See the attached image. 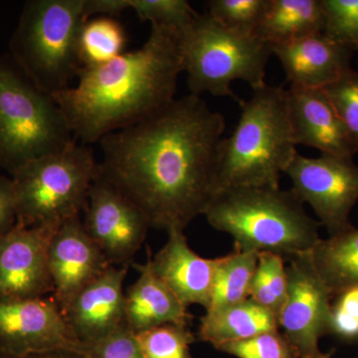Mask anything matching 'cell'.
Masks as SVG:
<instances>
[{"mask_svg": "<svg viewBox=\"0 0 358 358\" xmlns=\"http://www.w3.org/2000/svg\"><path fill=\"white\" fill-rule=\"evenodd\" d=\"M286 103L294 145L315 148L322 155L353 157L357 154L324 89L289 86Z\"/></svg>", "mask_w": 358, "mask_h": 358, "instance_id": "16", "label": "cell"}, {"mask_svg": "<svg viewBox=\"0 0 358 358\" xmlns=\"http://www.w3.org/2000/svg\"><path fill=\"white\" fill-rule=\"evenodd\" d=\"M145 358H192L194 334L187 326L166 324L136 334Z\"/></svg>", "mask_w": 358, "mask_h": 358, "instance_id": "26", "label": "cell"}, {"mask_svg": "<svg viewBox=\"0 0 358 358\" xmlns=\"http://www.w3.org/2000/svg\"><path fill=\"white\" fill-rule=\"evenodd\" d=\"M288 294L285 258L272 252H261L250 288L249 299L267 308L279 320Z\"/></svg>", "mask_w": 358, "mask_h": 358, "instance_id": "25", "label": "cell"}, {"mask_svg": "<svg viewBox=\"0 0 358 358\" xmlns=\"http://www.w3.org/2000/svg\"><path fill=\"white\" fill-rule=\"evenodd\" d=\"M272 46L256 35L226 29L208 13H199L182 35L183 71L190 94L209 93L242 101L231 85L236 80L255 90L266 85V67Z\"/></svg>", "mask_w": 358, "mask_h": 358, "instance_id": "7", "label": "cell"}, {"mask_svg": "<svg viewBox=\"0 0 358 358\" xmlns=\"http://www.w3.org/2000/svg\"><path fill=\"white\" fill-rule=\"evenodd\" d=\"M305 358H331V355H327V353H322L320 352L317 355H313V357H305Z\"/></svg>", "mask_w": 358, "mask_h": 358, "instance_id": "37", "label": "cell"}, {"mask_svg": "<svg viewBox=\"0 0 358 358\" xmlns=\"http://www.w3.org/2000/svg\"><path fill=\"white\" fill-rule=\"evenodd\" d=\"M313 266L334 296L358 287V228L320 239L310 252Z\"/></svg>", "mask_w": 358, "mask_h": 358, "instance_id": "22", "label": "cell"}, {"mask_svg": "<svg viewBox=\"0 0 358 358\" xmlns=\"http://www.w3.org/2000/svg\"><path fill=\"white\" fill-rule=\"evenodd\" d=\"M203 215L227 233L240 251L272 252L286 258L310 253L319 243V221L289 190L272 186H234L216 193Z\"/></svg>", "mask_w": 358, "mask_h": 358, "instance_id": "3", "label": "cell"}, {"mask_svg": "<svg viewBox=\"0 0 358 358\" xmlns=\"http://www.w3.org/2000/svg\"><path fill=\"white\" fill-rule=\"evenodd\" d=\"M86 358H145L136 334L126 324L107 338L85 346Z\"/></svg>", "mask_w": 358, "mask_h": 358, "instance_id": "32", "label": "cell"}, {"mask_svg": "<svg viewBox=\"0 0 358 358\" xmlns=\"http://www.w3.org/2000/svg\"><path fill=\"white\" fill-rule=\"evenodd\" d=\"M166 245L148 258L152 272L169 287L186 308L200 305L206 310L210 301L212 284L217 258L197 255L183 230L167 232Z\"/></svg>", "mask_w": 358, "mask_h": 358, "instance_id": "18", "label": "cell"}, {"mask_svg": "<svg viewBox=\"0 0 358 358\" xmlns=\"http://www.w3.org/2000/svg\"><path fill=\"white\" fill-rule=\"evenodd\" d=\"M60 225L16 223L0 237V300L43 298L53 292L48 250Z\"/></svg>", "mask_w": 358, "mask_h": 358, "instance_id": "13", "label": "cell"}, {"mask_svg": "<svg viewBox=\"0 0 358 358\" xmlns=\"http://www.w3.org/2000/svg\"><path fill=\"white\" fill-rule=\"evenodd\" d=\"M0 358H86L83 353L67 352V350H57V352H48L41 353H31L26 355H0Z\"/></svg>", "mask_w": 358, "mask_h": 358, "instance_id": "35", "label": "cell"}, {"mask_svg": "<svg viewBox=\"0 0 358 358\" xmlns=\"http://www.w3.org/2000/svg\"><path fill=\"white\" fill-rule=\"evenodd\" d=\"M100 174L91 148L75 141L63 152L41 157L13 176L17 223L61 225L80 216Z\"/></svg>", "mask_w": 358, "mask_h": 358, "instance_id": "8", "label": "cell"}, {"mask_svg": "<svg viewBox=\"0 0 358 358\" xmlns=\"http://www.w3.org/2000/svg\"><path fill=\"white\" fill-rule=\"evenodd\" d=\"M16 223L17 208L13 180L0 174V237L7 234Z\"/></svg>", "mask_w": 358, "mask_h": 358, "instance_id": "33", "label": "cell"}, {"mask_svg": "<svg viewBox=\"0 0 358 358\" xmlns=\"http://www.w3.org/2000/svg\"><path fill=\"white\" fill-rule=\"evenodd\" d=\"M85 0H28L9 40V56L33 84L53 96L71 87L83 66L78 42Z\"/></svg>", "mask_w": 358, "mask_h": 358, "instance_id": "5", "label": "cell"}, {"mask_svg": "<svg viewBox=\"0 0 358 358\" xmlns=\"http://www.w3.org/2000/svg\"><path fill=\"white\" fill-rule=\"evenodd\" d=\"M285 173L291 178L292 192L312 206L329 236L353 227L350 213L358 202V166L353 157L312 159L296 152Z\"/></svg>", "mask_w": 358, "mask_h": 358, "instance_id": "9", "label": "cell"}, {"mask_svg": "<svg viewBox=\"0 0 358 358\" xmlns=\"http://www.w3.org/2000/svg\"><path fill=\"white\" fill-rule=\"evenodd\" d=\"M289 86L324 89L352 69L353 51L324 33L272 47Z\"/></svg>", "mask_w": 358, "mask_h": 358, "instance_id": "17", "label": "cell"}, {"mask_svg": "<svg viewBox=\"0 0 358 358\" xmlns=\"http://www.w3.org/2000/svg\"><path fill=\"white\" fill-rule=\"evenodd\" d=\"M288 294L279 329L300 358L320 352V341L329 334L334 294L320 279L310 253L289 259Z\"/></svg>", "mask_w": 358, "mask_h": 358, "instance_id": "10", "label": "cell"}, {"mask_svg": "<svg viewBox=\"0 0 358 358\" xmlns=\"http://www.w3.org/2000/svg\"><path fill=\"white\" fill-rule=\"evenodd\" d=\"M324 90L358 152V71H348Z\"/></svg>", "mask_w": 358, "mask_h": 358, "instance_id": "30", "label": "cell"}, {"mask_svg": "<svg viewBox=\"0 0 358 358\" xmlns=\"http://www.w3.org/2000/svg\"><path fill=\"white\" fill-rule=\"evenodd\" d=\"M127 34L119 21L108 16L92 18L80 32L78 51L83 67L109 63L124 53Z\"/></svg>", "mask_w": 358, "mask_h": 358, "instance_id": "24", "label": "cell"}, {"mask_svg": "<svg viewBox=\"0 0 358 358\" xmlns=\"http://www.w3.org/2000/svg\"><path fill=\"white\" fill-rule=\"evenodd\" d=\"M253 91L240 106L234 131L223 138L218 192L234 186L280 187L282 173L298 152L289 128L286 90L266 84Z\"/></svg>", "mask_w": 358, "mask_h": 358, "instance_id": "4", "label": "cell"}, {"mask_svg": "<svg viewBox=\"0 0 358 358\" xmlns=\"http://www.w3.org/2000/svg\"><path fill=\"white\" fill-rule=\"evenodd\" d=\"M258 255L256 252L235 249L232 253L217 258L206 312L229 307L249 299Z\"/></svg>", "mask_w": 358, "mask_h": 358, "instance_id": "23", "label": "cell"}, {"mask_svg": "<svg viewBox=\"0 0 358 358\" xmlns=\"http://www.w3.org/2000/svg\"><path fill=\"white\" fill-rule=\"evenodd\" d=\"M140 277L124 296V320L134 334L148 329L181 324L188 326L192 315L169 287L152 272L148 261L134 264Z\"/></svg>", "mask_w": 358, "mask_h": 358, "instance_id": "19", "label": "cell"}, {"mask_svg": "<svg viewBox=\"0 0 358 358\" xmlns=\"http://www.w3.org/2000/svg\"><path fill=\"white\" fill-rule=\"evenodd\" d=\"M129 9L128 0H85L84 14L87 20L93 15L114 17Z\"/></svg>", "mask_w": 358, "mask_h": 358, "instance_id": "34", "label": "cell"}, {"mask_svg": "<svg viewBox=\"0 0 358 358\" xmlns=\"http://www.w3.org/2000/svg\"><path fill=\"white\" fill-rule=\"evenodd\" d=\"M52 299L64 310L85 287L98 279L112 265L85 230L80 216L59 226L48 250Z\"/></svg>", "mask_w": 358, "mask_h": 358, "instance_id": "14", "label": "cell"}, {"mask_svg": "<svg viewBox=\"0 0 358 358\" xmlns=\"http://www.w3.org/2000/svg\"><path fill=\"white\" fill-rule=\"evenodd\" d=\"M322 0H267L255 35L271 46L324 33Z\"/></svg>", "mask_w": 358, "mask_h": 358, "instance_id": "20", "label": "cell"}, {"mask_svg": "<svg viewBox=\"0 0 358 358\" xmlns=\"http://www.w3.org/2000/svg\"><path fill=\"white\" fill-rule=\"evenodd\" d=\"M267 0H209L207 13L231 31L255 35Z\"/></svg>", "mask_w": 358, "mask_h": 358, "instance_id": "28", "label": "cell"}, {"mask_svg": "<svg viewBox=\"0 0 358 358\" xmlns=\"http://www.w3.org/2000/svg\"><path fill=\"white\" fill-rule=\"evenodd\" d=\"M53 299L0 300V355L84 353Z\"/></svg>", "mask_w": 358, "mask_h": 358, "instance_id": "11", "label": "cell"}, {"mask_svg": "<svg viewBox=\"0 0 358 358\" xmlns=\"http://www.w3.org/2000/svg\"><path fill=\"white\" fill-rule=\"evenodd\" d=\"M225 127L223 115L200 96L176 99L101 140V176L143 213L150 228L185 231L218 192Z\"/></svg>", "mask_w": 358, "mask_h": 358, "instance_id": "1", "label": "cell"}, {"mask_svg": "<svg viewBox=\"0 0 358 358\" xmlns=\"http://www.w3.org/2000/svg\"><path fill=\"white\" fill-rule=\"evenodd\" d=\"M329 334L343 343L358 341V287L343 289L334 296Z\"/></svg>", "mask_w": 358, "mask_h": 358, "instance_id": "31", "label": "cell"}, {"mask_svg": "<svg viewBox=\"0 0 358 358\" xmlns=\"http://www.w3.org/2000/svg\"><path fill=\"white\" fill-rule=\"evenodd\" d=\"M278 329L279 322L274 313L246 299L229 307L205 313L200 319L197 334L200 341L216 348L223 343Z\"/></svg>", "mask_w": 358, "mask_h": 358, "instance_id": "21", "label": "cell"}, {"mask_svg": "<svg viewBox=\"0 0 358 358\" xmlns=\"http://www.w3.org/2000/svg\"><path fill=\"white\" fill-rule=\"evenodd\" d=\"M83 225L114 266H128L145 242L150 225L143 213L101 174L90 189Z\"/></svg>", "mask_w": 358, "mask_h": 358, "instance_id": "12", "label": "cell"}, {"mask_svg": "<svg viewBox=\"0 0 358 358\" xmlns=\"http://www.w3.org/2000/svg\"><path fill=\"white\" fill-rule=\"evenodd\" d=\"M182 71V34L152 25L141 48L106 64L82 68L76 86L52 96L75 138L100 143L173 103Z\"/></svg>", "mask_w": 358, "mask_h": 358, "instance_id": "2", "label": "cell"}, {"mask_svg": "<svg viewBox=\"0 0 358 358\" xmlns=\"http://www.w3.org/2000/svg\"><path fill=\"white\" fill-rule=\"evenodd\" d=\"M76 141L53 96L33 84L9 55H0V169L13 176Z\"/></svg>", "mask_w": 358, "mask_h": 358, "instance_id": "6", "label": "cell"}, {"mask_svg": "<svg viewBox=\"0 0 358 358\" xmlns=\"http://www.w3.org/2000/svg\"><path fill=\"white\" fill-rule=\"evenodd\" d=\"M215 350L236 358H300L280 329L223 343Z\"/></svg>", "mask_w": 358, "mask_h": 358, "instance_id": "29", "label": "cell"}, {"mask_svg": "<svg viewBox=\"0 0 358 358\" xmlns=\"http://www.w3.org/2000/svg\"><path fill=\"white\" fill-rule=\"evenodd\" d=\"M128 268L110 266L63 310L71 331L84 348L107 338L126 324L122 286Z\"/></svg>", "mask_w": 358, "mask_h": 358, "instance_id": "15", "label": "cell"}, {"mask_svg": "<svg viewBox=\"0 0 358 358\" xmlns=\"http://www.w3.org/2000/svg\"><path fill=\"white\" fill-rule=\"evenodd\" d=\"M348 46L350 47L353 52L358 51V16L357 21H355L352 34H350V39H348Z\"/></svg>", "mask_w": 358, "mask_h": 358, "instance_id": "36", "label": "cell"}, {"mask_svg": "<svg viewBox=\"0 0 358 358\" xmlns=\"http://www.w3.org/2000/svg\"><path fill=\"white\" fill-rule=\"evenodd\" d=\"M128 4L141 21L171 28L182 35L199 14L186 0H128Z\"/></svg>", "mask_w": 358, "mask_h": 358, "instance_id": "27", "label": "cell"}]
</instances>
